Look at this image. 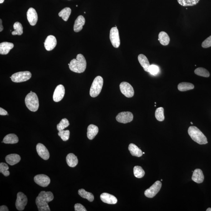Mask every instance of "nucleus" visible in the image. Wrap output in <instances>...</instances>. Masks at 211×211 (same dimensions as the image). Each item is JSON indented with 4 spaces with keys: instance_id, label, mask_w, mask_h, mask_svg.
Listing matches in <instances>:
<instances>
[{
    "instance_id": "f257e3e1",
    "label": "nucleus",
    "mask_w": 211,
    "mask_h": 211,
    "mask_svg": "<svg viewBox=\"0 0 211 211\" xmlns=\"http://www.w3.org/2000/svg\"><path fill=\"white\" fill-rule=\"evenodd\" d=\"M54 197L51 192H41L36 199V204L38 211H50L48 203L53 200Z\"/></svg>"
},
{
    "instance_id": "f03ea898",
    "label": "nucleus",
    "mask_w": 211,
    "mask_h": 211,
    "mask_svg": "<svg viewBox=\"0 0 211 211\" xmlns=\"http://www.w3.org/2000/svg\"><path fill=\"white\" fill-rule=\"evenodd\" d=\"M69 69L72 72L77 73L84 72L87 67V61L84 55L78 54L76 59H74L68 64Z\"/></svg>"
},
{
    "instance_id": "7ed1b4c3",
    "label": "nucleus",
    "mask_w": 211,
    "mask_h": 211,
    "mask_svg": "<svg viewBox=\"0 0 211 211\" xmlns=\"http://www.w3.org/2000/svg\"><path fill=\"white\" fill-rule=\"evenodd\" d=\"M188 132L190 137L195 142L201 145L207 144V138L198 127L195 126H190Z\"/></svg>"
},
{
    "instance_id": "20e7f679",
    "label": "nucleus",
    "mask_w": 211,
    "mask_h": 211,
    "mask_svg": "<svg viewBox=\"0 0 211 211\" xmlns=\"http://www.w3.org/2000/svg\"><path fill=\"white\" fill-rule=\"evenodd\" d=\"M26 107L31 111L35 112L39 108V100L37 95L34 92H30L26 95L25 99Z\"/></svg>"
},
{
    "instance_id": "39448f33",
    "label": "nucleus",
    "mask_w": 211,
    "mask_h": 211,
    "mask_svg": "<svg viewBox=\"0 0 211 211\" xmlns=\"http://www.w3.org/2000/svg\"><path fill=\"white\" fill-rule=\"evenodd\" d=\"M103 84L102 77L98 76L94 79L91 87L90 94L92 98H95L101 93Z\"/></svg>"
},
{
    "instance_id": "423d86ee",
    "label": "nucleus",
    "mask_w": 211,
    "mask_h": 211,
    "mask_svg": "<svg viewBox=\"0 0 211 211\" xmlns=\"http://www.w3.org/2000/svg\"><path fill=\"white\" fill-rule=\"evenodd\" d=\"M31 77V74L30 72L23 71L13 74L11 78L14 82L21 83L28 80Z\"/></svg>"
},
{
    "instance_id": "0eeeda50",
    "label": "nucleus",
    "mask_w": 211,
    "mask_h": 211,
    "mask_svg": "<svg viewBox=\"0 0 211 211\" xmlns=\"http://www.w3.org/2000/svg\"><path fill=\"white\" fill-rule=\"evenodd\" d=\"M162 186L161 181H157L151 186L149 189L145 191V195L147 198H153L159 192Z\"/></svg>"
},
{
    "instance_id": "6e6552de",
    "label": "nucleus",
    "mask_w": 211,
    "mask_h": 211,
    "mask_svg": "<svg viewBox=\"0 0 211 211\" xmlns=\"http://www.w3.org/2000/svg\"><path fill=\"white\" fill-rule=\"evenodd\" d=\"M120 89L121 93L127 98H132L134 95L133 87L128 83L122 82L120 84Z\"/></svg>"
},
{
    "instance_id": "1a4fd4ad",
    "label": "nucleus",
    "mask_w": 211,
    "mask_h": 211,
    "mask_svg": "<svg viewBox=\"0 0 211 211\" xmlns=\"http://www.w3.org/2000/svg\"><path fill=\"white\" fill-rule=\"evenodd\" d=\"M110 38L112 45L115 48H117L120 45V39L119 32L116 26L111 29Z\"/></svg>"
},
{
    "instance_id": "9d476101",
    "label": "nucleus",
    "mask_w": 211,
    "mask_h": 211,
    "mask_svg": "<svg viewBox=\"0 0 211 211\" xmlns=\"http://www.w3.org/2000/svg\"><path fill=\"white\" fill-rule=\"evenodd\" d=\"M27 196L22 192H18L17 194V199L15 206L16 209L19 211L24 210L27 204Z\"/></svg>"
},
{
    "instance_id": "9b49d317",
    "label": "nucleus",
    "mask_w": 211,
    "mask_h": 211,
    "mask_svg": "<svg viewBox=\"0 0 211 211\" xmlns=\"http://www.w3.org/2000/svg\"><path fill=\"white\" fill-rule=\"evenodd\" d=\"M118 122L126 124L131 122L133 119V115L132 112H122L118 114L116 117Z\"/></svg>"
},
{
    "instance_id": "f8f14e48",
    "label": "nucleus",
    "mask_w": 211,
    "mask_h": 211,
    "mask_svg": "<svg viewBox=\"0 0 211 211\" xmlns=\"http://www.w3.org/2000/svg\"><path fill=\"white\" fill-rule=\"evenodd\" d=\"M34 180L37 184L43 187H47L50 182V178L43 174L36 175L34 178Z\"/></svg>"
},
{
    "instance_id": "ddd939ff",
    "label": "nucleus",
    "mask_w": 211,
    "mask_h": 211,
    "mask_svg": "<svg viewBox=\"0 0 211 211\" xmlns=\"http://www.w3.org/2000/svg\"><path fill=\"white\" fill-rule=\"evenodd\" d=\"M65 94V89L62 84H59L55 89L53 95V99L55 102H58L63 99Z\"/></svg>"
},
{
    "instance_id": "4468645a",
    "label": "nucleus",
    "mask_w": 211,
    "mask_h": 211,
    "mask_svg": "<svg viewBox=\"0 0 211 211\" xmlns=\"http://www.w3.org/2000/svg\"><path fill=\"white\" fill-rule=\"evenodd\" d=\"M36 149L38 155L43 159L46 161L49 159L50 155L49 151L44 145L38 143L36 145Z\"/></svg>"
},
{
    "instance_id": "2eb2a0df",
    "label": "nucleus",
    "mask_w": 211,
    "mask_h": 211,
    "mask_svg": "<svg viewBox=\"0 0 211 211\" xmlns=\"http://www.w3.org/2000/svg\"><path fill=\"white\" fill-rule=\"evenodd\" d=\"M27 19L31 25L34 26L37 22L38 17L37 13L35 9L30 7L27 13Z\"/></svg>"
},
{
    "instance_id": "dca6fc26",
    "label": "nucleus",
    "mask_w": 211,
    "mask_h": 211,
    "mask_svg": "<svg viewBox=\"0 0 211 211\" xmlns=\"http://www.w3.org/2000/svg\"><path fill=\"white\" fill-rule=\"evenodd\" d=\"M57 41L56 37L53 35H49L46 38L44 42V46L46 50L50 51L53 50L56 46Z\"/></svg>"
},
{
    "instance_id": "f3484780",
    "label": "nucleus",
    "mask_w": 211,
    "mask_h": 211,
    "mask_svg": "<svg viewBox=\"0 0 211 211\" xmlns=\"http://www.w3.org/2000/svg\"><path fill=\"white\" fill-rule=\"evenodd\" d=\"M100 198L103 202L108 204H115L117 202V199L114 195L107 193L102 194Z\"/></svg>"
},
{
    "instance_id": "a211bd4d",
    "label": "nucleus",
    "mask_w": 211,
    "mask_h": 211,
    "mask_svg": "<svg viewBox=\"0 0 211 211\" xmlns=\"http://www.w3.org/2000/svg\"><path fill=\"white\" fill-rule=\"evenodd\" d=\"M85 20L82 15H79L75 20L74 26V30L75 32L80 31L85 24Z\"/></svg>"
},
{
    "instance_id": "6ab92c4d",
    "label": "nucleus",
    "mask_w": 211,
    "mask_h": 211,
    "mask_svg": "<svg viewBox=\"0 0 211 211\" xmlns=\"http://www.w3.org/2000/svg\"><path fill=\"white\" fill-rule=\"evenodd\" d=\"M6 162L11 165H14L18 164L21 160V157L16 154H12L6 157Z\"/></svg>"
},
{
    "instance_id": "aec40b11",
    "label": "nucleus",
    "mask_w": 211,
    "mask_h": 211,
    "mask_svg": "<svg viewBox=\"0 0 211 211\" xmlns=\"http://www.w3.org/2000/svg\"><path fill=\"white\" fill-rule=\"evenodd\" d=\"M13 43L8 42H3L0 44V54L7 55L14 47Z\"/></svg>"
},
{
    "instance_id": "412c9836",
    "label": "nucleus",
    "mask_w": 211,
    "mask_h": 211,
    "mask_svg": "<svg viewBox=\"0 0 211 211\" xmlns=\"http://www.w3.org/2000/svg\"><path fill=\"white\" fill-rule=\"evenodd\" d=\"M192 179L194 181L197 183H203L204 180V176L202 171L200 169H195L193 172Z\"/></svg>"
},
{
    "instance_id": "4be33fe9",
    "label": "nucleus",
    "mask_w": 211,
    "mask_h": 211,
    "mask_svg": "<svg viewBox=\"0 0 211 211\" xmlns=\"http://www.w3.org/2000/svg\"><path fill=\"white\" fill-rule=\"evenodd\" d=\"M98 132V126L94 124H90L87 128V136L89 140H93L96 136Z\"/></svg>"
},
{
    "instance_id": "5701e85b",
    "label": "nucleus",
    "mask_w": 211,
    "mask_h": 211,
    "mask_svg": "<svg viewBox=\"0 0 211 211\" xmlns=\"http://www.w3.org/2000/svg\"><path fill=\"white\" fill-rule=\"evenodd\" d=\"M138 60L144 70L149 72V69L150 65L147 57L143 54H140L138 56Z\"/></svg>"
},
{
    "instance_id": "b1692460",
    "label": "nucleus",
    "mask_w": 211,
    "mask_h": 211,
    "mask_svg": "<svg viewBox=\"0 0 211 211\" xmlns=\"http://www.w3.org/2000/svg\"><path fill=\"white\" fill-rule=\"evenodd\" d=\"M66 161L69 167H75L78 164V158L74 154L69 153L66 157Z\"/></svg>"
},
{
    "instance_id": "393cba45",
    "label": "nucleus",
    "mask_w": 211,
    "mask_h": 211,
    "mask_svg": "<svg viewBox=\"0 0 211 211\" xmlns=\"http://www.w3.org/2000/svg\"><path fill=\"white\" fill-rule=\"evenodd\" d=\"M128 149L131 155L133 156L140 157L142 156L143 155L142 151L134 144H129Z\"/></svg>"
},
{
    "instance_id": "a878e982",
    "label": "nucleus",
    "mask_w": 211,
    "mask_h": 211,
    "mask_svg": "<svg viewBox=\"0 0 211 211\" xmlns=\"http://www.w3.org/2000/svg\"><path fill=\"white\" fill-rule=\"evenodd\" d=\"M3 141L6 144H15L18 142V138L15 134H9L4 137Z\"/></svg>"
},
{
    "instance_id": "bb28decb",
    "label": "nucleus",
    "mask_w": 211,
    "mask_h": 211,
    "mask_svg": "<svg viewBox=\"0 0 211 211\" xmlns=\"http://www.w3.org/2000/svg\"><path fill=\"white\" fill-rule=\"evenodd\" d=\"M158 41L163 46H167L170 42V38L169 35L165 32H160L158 35Z\"/></svg>"
},
{
    "instance_id": "cd10ccee",
    "label": "nucleus",
    "mask_w": 211,
    "mask_h": 211,
    "mask_svg": "<svg viewBox=\"0 0 211 211\" xmlns=\"http://www.w3.org/2000/svg\"><path fill=\"white\" fill-rule=\"evenodd\" d=\"M194 88V86L193 84L190 83L182 82L180 83L178 86L179 90L181 92H185L186 91L192 90Z\"/></svg>"
},
{
    "instance_id": "c85d7f7f",
    "label": "nucleus",
    "mask_w": 211,
    "mask_h": 211,
    "mask_svg": "<svg viewBox=\"0 0 211 211\" xmlns=\"http://www.w3.org/2000/svg\"><path fill=\"white\" fill-rule=\"evenodd\" d=\"M78 194L82 198L86 199L90 202L93 201L94 198L93 194L86 191L84 189H79L78 190Z\"/></svg>"
},
{
    "instance_id": "c756f323",
    "label": "nucleus",
    "mask_w": 211,
    "mask_h": 211,
    "mask_svg": "<svg viewBox=\"0 0 211 211\" xmlns=\"http://www.w3.org/2000/svg\"><path fill=\"white\" fill-rule=\"evenodd\" d=\"M71 13V10L70 7H67L60 12L58 15L60 17H61L64 21H67L68 20Z\"/></svg>"
},
{
    "instance_id": "7c9ffc66",
    "label": "nucleus",
    "mask_w": 211,
    "mask_h": 211,
    "mask_svg": "<svg viewBox=\"0 0 211 211\" xmlns=\"http://www.w3.org/2000/svg\"><path fill=\"white\" fill-rule=\"evenodd\" d=\"M13 28L14 31L12 32V35H21L23 33V28L22 25L19 22H16L13 25Z\"/></svg>"
},
{
    "instance_id": "2f4dec72",
    "label": "nucleus",
    "mask_w": 211,
    "mask_h": 211,
    "mask_svg": "<svg viewBox=\"0 0 211 211\" xmlns=\"http://www.w3.org/2000/svg\"><path fill=\"white\" fill-rule=\"evenodd\" d=\"M200 0H177L178 3L183 7H189L196 5Z\"/></svg>"
},
{
    "instance_id": "473e14b6",
    "label": "nucleus",
    "mask_w": 211,
    "mask_h": 211,
    "mask_svg": "<svg viewBox=\"0 0 211 211\" xmlns=\"http://www.w3.org/2000/svg\"><path fill=\"white\" fill-rule=\"evenodd\" d=\"M134 175L138 178H143L145 175V171L141 166H136L133 169Z\"/></svg>"
},
{
    "instance_id": "72a5a7b5",
    "label": "nucleus",
    "mask_w": 211,
    "mask_h": 211,
    "mask_svg": "<svg viewBox=\"0 0 211 211\" xmlns=\"http://www.w3.org/2000/svg\"><path fill=\"white\" fill-rule=\"evenodd\" d=\"M155 117L159 121H163L165 119L164 115V109L162 107H160L156 110L155 113Z\"/></svg>"
},
{
    "instance_id": "f704fd0d",
    "label": "nucleus",
    "mask_w": 211,
    "mask_h": 211,
    "mask_svg": "<svg viewBox=\"0 0 211 211\" xmlns=\"http://www.w3.org/2000/svg\"><path fill=\"white\" fill-rule=\"evenodd\" d=\"M194 73L195 74L200 76L206 77V78H208L210 75V74L208 70L202 67L198 68L195 69Z\"/></svg>"
},
{
    "instance_id": "c9c22d12",
    "label": "nucleus",
    "mask_w": 211,
    "mask_h": 211,
    "mask_svg": "<svg viewBox=\"0 0 211 211\" xmlns=\"http://www.w3.org/2000/svg\"><path fill=\"white\" fill-rule=\"evenodd\" d=\"M69 124H69L68 120L65 118H63L61 120L60 122L57 126V128L59 132V131L64 130L65 128L68 127Z\"/></svg>"
},
{
    "instance_id": "e433bc0d",
    "label": "nucleus",
    "mask_w": 211,
    "mask_h": 211,
    "mask_svg": "<svg viewBox=\"0 0 211 211\" xmlns=\"http://www.w3.org/2000/svg\"><path fill=\"white\" fill-rule=\"evenodd\" d=\"M8 166L6 163H0V172L2 173L5 176H8L10 175L8 171Z\"/></svg>"
},
{
    "instance_id": "4c0bfd02",
    "label": "nucleus",
    "mask_w": 211,
    "mask_h": 211,
    "mask_svg": "<svg viewBox=\"0 0 211 211\" xmlns=\"http://www.w3.org/2000/svg\"><path fill=\"white\" fill-rule=\"evenodd\" d=\"M70 131L68 130L59 131L58 135L63 141H66L69 139L70 137Z\"/></svg>"
},
{
    "instance_id": "58836bf2",
    "label": "nucleus",
    "mask_w": 211,
    "mask_h": 211,
    "mask_svg": "<svg viewBox=\"0 0 211 211\" xmlns=\"http://www.w3.org/2000/svg\"><path fill=\"white\" fill-rule=\"evenodd\" d=\"M159 71V68L158 66L152 65H150L149 69V72L152 75H156L158 74Z\"/></svg>"
},
{
    "instance_id": "ea45409f",
    "label": "nucleus",
    "mask_w": 211,
    "mask_h": 211,
    "mask_svg": "<svg viewBox=\"0 0 211 211\" xmlns=\"http://www.w3.org/2000/svg\"><path fill=\"white\" fill-rule=\"evenodd\" d=\"M202 47L204 48H207L211 47V35L203 41Z\"/></svg>"
},
{
    "instance_id": "a19ab883",
    "label": "nucleus",
    "mask_w": 211,
    "mask_h": 211,
    "mask_svg": "<svg viewBox=\"0 0 211 211\" xmlns=\"http://www.w3.org/2000/svg\"><path fill=\"white\" fill-rule=\"evenodd\" d=\"M74 209L75 211H87V210L83 205L77 203L74 205Z\"/></svg>"
},
{
    "instance_id": "79ce46f5",
    "label": "nucleus",
    "mask_w": 211,
    "mask_h": 211,
    "mask_svg": "<svg viewBox=\"0 0 211 211\" xmlns=\"http://www.w3.org/2000/svg\"><path fill=\"white\" fill-rule=\"evenodd\" d=\"M8 114L7 111L4 110V109L1 108H0V115H6Z\"/></svg>"
},
{
    "instance_id": "37998d69",
    "label": "nucleus",
    "mask_w": 211,
    "mask_h": 211,
    "mask_svg": "<svg viewBox=\"0 0 211 211\" xmlns=\"http://www.w3.org/2000/svg\"><path fill=\"white\" fill-rule=\"evenodd\" d=\"M0 211H8L9 209L7 206L2 205L0 207Z\"/></svg>"
},
{
    "instance_id": "c03bdc74",
    "label": "nucleus",
    "mask_w": 211,
    "mask_h": 211,
    "mask_svg": "<svg viewBox=\"0 0 211 211\" xmlns=\"http://www.w3.org/2000/svg\"><path fill=\"white\" fill-rule=\"evenodd\" d=\"M0 31L1 32L3 30V27L2 25V21L1 19H0Z\"/></svg>"
},
{
    "instance_id": "a18cd8bd",
    "label": "nucleus",
    "mask_w": 211,
    "mask_h": 211,
    "mask_svg": "<svg viewBox=\"0 0 211 211\" xmlns=\"http://www.w3.org/2000/svg\"><path fill=\"white\" fill-rule=\"evenodd\" d=\"M206 211H211V208H208V209H206Z\"/></svg>"
},
{
    "instance_id": "49530a36",
    "label": "nucleus",
    "mask_w": 211,
    "mask_h": 211,
    "mask_svg": "<svg viewBox=\"0 0 211 211\" xmlns=\"http://www.w3.org/2000/svg\"><path fill=\"white\" fill-rule=\"evenodd\" d=\"M4 0H0V3L2 4L4 2Z\"/></svg>"
},
{
    "instance_id": "de8ad7c7",
    "label": "nucleus",
    "mask_w": 211,
    "mask_h": 211,
    "mask_svg": "<svg viewBox=\"0 0 211 211\" xmlns=\"http://www.w3.org/2000/svg\"><path fill=\"white\" fill-rule=\"evenodd\" d=\"M190 123L191 124H193V123H192V122H191Z\"/></svg>"
},
{
    "instance_id": "09e8293b",
    "label": "nucleus",
    "mask_w": 211,
    "mask_h": 211,
    "mask_svg": "<svg viewBox=\"0 0 211 211\" xmlns=\"http://www.w3.org/2000/svg\"><path fill=\"white\" fill-rule=\"evenodd\" d=\"M143 154H145V152H143Z\"/></svg>"
},
{
    "instance_id": "8fccbe9b",
    "label": "nucleus",
    "mask_w": 211,
    "mask_h": 211,
    "mask_svg": "<svg viewBox=\"0 0 211 211\" xmlns=\"http://www.w3.org/2000/svg\"><path fill=\"white\" fill-rule=\"evenodd\" d=\"M161 181H163V180H161Z\"/></svg>"
},
{
    "instance_id": "3c124183",
    "label": "nucleus",
    "mask_w": 211,
    "mask_h": 211,
    "mask_svg": "<svg viewBox=\"0 0 211 211\" xmlns=\"http://www.w3.org/2000/svg\"><path fill=\"white\" fill-rule=\"evenodd\" d=\"M76 7H78V5H76Z\"/></svg>"
}]
</instances>
